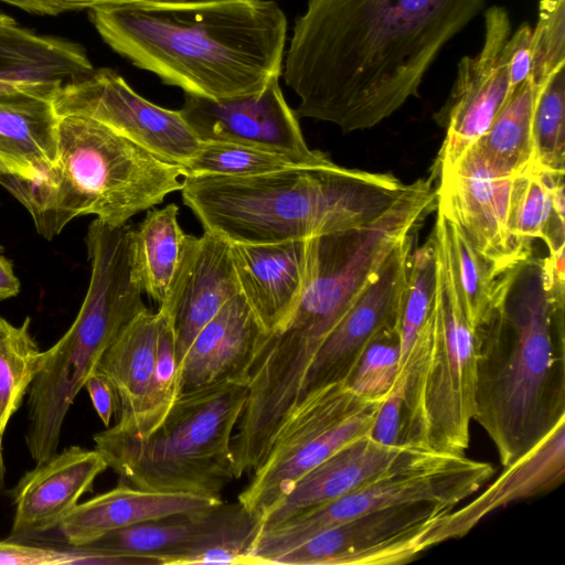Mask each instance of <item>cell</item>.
Returning <instances> with one entry per match:
<instances>
[{
    "label": "cell",
    "mask_w": 565,
    "mask_h": 565,
    "mask_svg": "<svg viewBox=\"0 0 565 565\" xmlns=\"http://www.w3.org/2000/svg\"><path fill=\"white\" fill-rule=\"evenodd\" d=\"M20 291V281L12 264L0 253V300L14 297Z\"/></svg>",
    "instance_id": "cell-43"
},
{
    "label": "cell",
    "mask_w": 565,
    "mask_h": 565,
    "mask_svg": "<svg viewBox=\"0 0 565 565\" xmlns=\"http://www.w3.org/2000/svg\"><path fill=\"white\" fill-rule=\"evenodd\" d=\"M279 78H271L259 92L227 98L184 94L180 113L201 141L243 143L290 156L307 166L331 162L324 152L308 147Z\"/></svg>",
    "instance_id": "cell-15"
},
{
    "label": "cell",
    "mask_w": 565,
    "mask_h": 565,
    "mask_svg": "<svg viewBox=\"0 0 565 565\" xmlns=\"http://www.w3.org/2000/svg\"><path fill=\"white\" fill-rule=\"evenodd\" d=\"M94 67L79 44L38 34L0 12V94L40 89L55 94Z\"/></svg>",
    "instance_id": "cell-26"
},
{
    "label": "cell",
    "mask_w": 565,
    "mask_h": 565,
    "mask_svg": "<svg viewBox=\"0 0 565 565\" xmlns=\"http://www.w3.org/2000/svg\"><path fill=\"white\" fill-rule=\"evenodd\" d=\"M265 334L244 296L236 294L189 347L180 364V394L223 382L248 387Z\"/></svg>",
    "instance_id": "cell-23"
},
{
    "label": "cell",
    "mask_w": 565,
    "mask_h": 565,
    "mask_svg": "<svg viewBox=\"0 0 565 565\" xmlns=\"http://www.w3.org/2000/svg\"><path fill=\"white\" fill-rule=\"evenodd\" d=\"M431 454L436 452L407 446L390 447L370 436L360 437L306 473L267 513L260 531L343 497Z\"/></svg>",
    "instance_id": "cell-20"
},
{
    "label": "cell",
    "mask_w": 565,
    "mask_h": 565,
    "mask_svg": "<svg viewBox=\"0 0 565 565\" xmlns=\"http://www.w3.org/2000/svg\"><path fill=\"white\" fill-rule=\"evenodd\" d=\"M222 501L220 497L147 491L121 482L107 492L77 503L57 527L68 545L84 548L110 532L175 513L210 508Z\"/></svg>",
    "instance_id": "cell-27"
},
{
    "label": "cell",
    "mask_w": 565,
    "mask_h": 565,
    "mask_svg": "<svg viewBox=\"0 0 565 565\" xmlns=\"http://www.w3.org/2000/svg\"><path fill=\"white\" fill-rule=\"evenodd\" d=\"M562 67H565V0H540L537 21L532 29L530 78L541 88Z\"/></svg>",
    "instance_id": "cell-37"
},
{
    "label": "cell",
    "mask_w": 565,
    "mask_h": 565,
    "mask_svg": "<svg viewBox=\"0 0 565 565\" xmlns=\"http://www.w3.org/2000/svg\"><path fill=\"white\" fill-rule=\"evenodd\" d=\"M30 326V318L18 326L0 317L1 440L42 363L43 351L34 340Z\"/></svg>",
    "instance_id": "cell-32"
},
{
    "label": "cell",
    "mask_w": 565,
    "mask_h": 565,
    "mask_svg": "<svg viewBox=\"0 0 565 565\" xmlns=\"http://www.w3.org/2000/svg\"><path fill=\"white\" fill-rule=\"evenodd\" d=\"M238 292L231 244L207 232L185 234L158 310L173 330L179 369L196 334Z\"/></svg>",
    "instance_id": "cell-18"
},
{
    "label": "cell",
    "mask_w": 565,
    "mask_h": 565,
    "mask_svg": "<svg viewBox=\"0 0 565 565\" xmlns=\"http://www.w3.org/2000/svg\"><path fill=\"white\" fill-rule=\"evenodd\" d=\"M533 167L565 172V67L537 93L532 117Z\"/></svg>",
    "instance_id": "cell-34"
},
{
    "label": "cell",
    "mask_w": 565,
    "mask_h": 565,
    "mask_svg": "<svg viewBox=\"0 0 565 565\" xmlns=\"http://www.w3.org/2000/svg\"><path fill=\"white\" fill-rule=\"evenodd\" d=\"M56 114L96 120L160 160L183 167L201 143L180 110L160 107L137 94L110 68L60 87Z\"/></svg>",
    "instance_id": "cell-12"
},
{
    "label": "cell",
    "mask_w": 565,
    "mask_h": 565,
    "mask_svg": "<svg viewBox=\"0 0 565 565\" xmlns=\"http://www.w3.org/2000/svg\"><path fill=\"white\" fill-rule=\"evenodd\" d=\"M505 61L511 88L527 79L532 67V28L521 24L505 44Z\"/></svg>",
    "instance_id": "cell-40"
},
{
    "label": "cell",
    "mask_w": 565,
    "mask_h": 565,
    "mask_svg": "<svg viewBox=\"0 0 565 565\" xmlns=\"http://www.w3.org/2000/svg\"><path fill=\"white\" fill-rule=\"evenodd\" d=\"M493 472L491 463L465 455L431 454L260 531L247 556L250 564H274L279 555L322 531L394 505L428 501L455 508L477 492Z\"/></svg>",
    "instance_id": "cell-9"
},
{
    "label": "cell",
    "mask_w": 565,
    "mask_h": 565,
    "mask_svg": "<svg viewBox=\"0 0 565 565\" xmlns=\"http://www.w3.org/2000/svg\"><path fill=\"white\" fill-rule=\"evenodd\" d=\"M53 93L18 89L0 94V183L35 182L57 160L60 116Z\"/></svg>",
    "instance_id": "cell-25"
},
{
    "label": "cell",
    "mask_w": 565,
    "mask_h": 565,
    "mask_svg": "<svg viewBox=\"0 0 565 565\" xmlns=\"http://www.w3.org/2000/svg\"><path fill=\"white\" fill-rule=\"evenodd\" d=\"M401 370L398 324L382 330L361 354L347 386L364 399L384 398Z\"/></svg>",
    "instance_id": "cell-36"
},
{
    "label": "cell",
    "mask_w": 565,
    "mask_h": 565,
    "mask_svg": "<svg viewBox=\"0 0 565 565\" xmlns=\"http://www.w3.org/2000/svg\"><path fill=\"white\" fill-rule=\"evenodd\" d=\"M455 509L419 501L342 522L279 555L286 565H392L407 563L436 545L444 516Z\"/></svg>",
    "instance_id": "cell-11"
},
{
    "label": "cell",
    "mask_w": 565,
    "mask_h": 565,
    "mask_svg": "<svg viewBox=\"0 0 565 565\" xmlns=\"http://www.w3.org/2000/svg\"><path fill=\"white\" fill-rule=\"evenodd\" d=\"M179 207L168 204L149 209L132 236L134 270L143 294L163 300L185 235L179 221Z\"/></svg>",
    "instance_id": "cell-31"
},
{
    "label": "cell",
    "mask_w": 565,
    "mask_h": 565,
    "mask_svg": "<svg viewBox=\"0 0 565 565\" xmlns=\"http://www.w3.org/2000/svg\"><path fill=\"white\" fill-rule=\"evenodd\" d=\"M412 242L413 235L391 253L328 334L306 373L297 405L326 386L347 384L369 343L385 328L398 324Z\"/></svg>",
    "instance_id": "cell-17"
},
{
    "label": "cell",
    "mask_w": 565,
    "mask_h": 565,
    "mask_svg": "<svg viewBox=\"0 0 565 565\" xmlns=\"http://www.w3.org/2000/svg\"><path fill=\"white\" fill-rule=\"evenodd\" d=\"M89 17L114 51L184 94L246 95L281 75L288 23L270 0H151Z\"/></svg>",
    "instance_id": "cell-2"
},
{
    "label": "cell",
    "mask_w": 565,
    "mask_h": 565,
    "mask_svg": "<svg viewBox=\"0 0 565 565\" xmlns=\"http://www.w3.org/2000/svg\"><path fill=\"white\" fill-rule=\"evenodd\" d=\"M476 333L473 420L504 467L565 420L564 290L542 260L514 273L501 306Z\"/></svg>",
    "instance_id": "cell-3"
},
{
    "label": "cell",
    "mask_w": 565,
    "mask_h": 565,
    "mask_svg": "<svg viewBox=\"0 0 565 565\" xmlns=\"http://www.w3.org/2000/svg\"><path fill=\"white\" fill-rule=\"evenodd\" d=\"M540 89L530 77L512 89L488 131L475 143L497 172L515 175L533 167L532 117Z\"/></svg>",
    "instance_id": "cell-30"
},
{
    "label": "cell",
    "mask_w": 565,
    "mask_h": 565,
    "mask_svg": "<svg viewBox=\"0 0 565 565\" xmlns=\"http://www.w3.org/2000/svg\"><path fill=\"white\" fill-rule=\"evenodd\" d=\"M86 388L95 412L106 427H109L111 417L117 412V396L106 377L93 372L86 380Z\"/></svg>",
    "instance_id": "cell-42"
},
{
    "label": "cell",
    "mask_w": 565,
    "mask_h": 565,
    "mask_svg": "<svg viewBox=\"0 0 565 565\" xmlns=\"http://www.w3.org/2000/svg\"><path fill=\"white\" fill-rule=\"evenodd\" d=\"M486 0H308L284 78L297 117L369 129L418 95L444 47Z\"/></svg>",
    "instance_id": "cell-1"
},
{
    "label": "cell",
    "mask_w": 565,
    "mask_h": 565,
    "mask_svg": "<svg viewBox=\"0 0 565 565\" xmlns=\"http://www.w3.org/2000/svg\"><path fill=\"white\" fill-rule=\"evenodd\" d=\"M435 290L436 252L430 235L426 244L411 253L408 258L398 319L401 369L431 312Z\"/></svg>",
    "instance_id": "cell-35"
},
{
    "label": "cell",
    "mask_w": 565,
    "mask_h": 565,
    "mask_svg": "<svg viewBox=\"0 0 565 565\" xmlns=\"http://www.w3.org/2000/svg\"><path fill=\"white\" fill-rule=\"evenodd\" d=\"M311 242L231 244L239 292L266 334L291 316L308 278Z\"/></svg>",
    "instance_id": "cell-21"
},
{
    "label": "cell",
    "mask_w": 565,
    "mask_h": 565,
    "mask_svg": "<svg viewBox=\"0 0 565 565\" xmlns=\"http://www.w3.org/2000/svg\"><path fill=\"white\" fill-rule=\"evenodd\" d=\"M260 526L259 520L239 501H222L110 532L84 548L147 558L156 565L200 564L205 553L216 548L247 556Z\"/></svg>",
    "instance_id": "cell-14"
},
{
    "label": "cell",
    "mask_w": 565,
    "mask_h": 565,
    "mask_svg": "<svg viewBox=\"0 0 565 565\" xmlns=\"http://www.w3.org/2000/svg\"><path fill=\"white\" fill-rule=\"evenodd\" d=\"M412 186L331 161L252 177H184L180 192L204 232L231 244H267L369 225Z\"/></svg>",
    "instance_id": "cell-4"
},
{
    "label": "cell",
    "mask_w": 565,
    "mask_h": 565,
    "mask_svg": "<svg viewBox=\"0 0 565 565\" xmlns=\"http://www.w3.org/2000/svg\"><path fill=\"white\" fill-rule=\"evenodd\" d=\"M564 174L532 167L512 180L509 227L519 239L541 238L550 254L565 249Z\"/></svg>",
    "instance_id": "cell-29"
},
{
    "label": "cell",
    "mask_w": 565,
    "mask_h": 565,
    "mask_svg": "<svg viewBox=\"0 0 565 565\" xmlns=\"http://www.w3.org/2000/svg\"><path fill=\"white\" fill-rule=\"evenodd\" d=\"M6 466L3 460L2 440L0 439V491L4 488Z\"/></svg>",
    "instance_id": "cell-44"
},
{
    "label": "cell",
    "mask_w": 565,
    "mask_h": 565,
    "mask_svg": "<svg viewBox=\"0 0 565 565\" xmlns=\"http://www.w3.org/2000/svg\"><path fill=\"white\" fill-rule=\"evenodd\" d=\"M437 173V211L460 228L498 275L531 259V244L516 238L509 227L514 175L493 170L475 145Z\"/></svg>",
    "instance_id": "cell-13"
},
{
    "label": "cell",
    "mask_w": 565,
    "mask_h": 565,
    "mask_svg": "<svg viewBox=\"0 0 565 565\" xmlns=\"http://www.w3.org/2000/svg\"><path fill=\"white\" fill-rule=\"evenodd\" d=\"M248 387L223 382L181 393L153 429L107 427L95 449L122 483L157 492L220 497L236 479L232 437Z\"/></svg>",
    "instance_id": "cell-7"
},
{
    "label": "cell",
    "mask_w": 565,
    "mask_h": 565,
    "mask_svg": "<svg viewBox=\"0 0 565 565\" xmlns=\"http://www.w3.org/2000/svg\"><path fill=\"white\" fill-rule=\"evenodd\" d=\"M443 246L469 324L477 330L501 306L514 273L498 275L460 228L437 211L431 233Z\"/></svg>",
    "instance_id": "cell-28"
},
{
    "label": "cell",
    "mask_w": 565,
    "mask_h": 565,
    "mask_svg": "<svg viewBox=\"0 0 565 565\" xmlns=\"http://www.w3.org/2000/svg\"><path fill=\"white\" fill-rule=\"evenodd\" d=\"M36 14L55 15L66 11L94 9L97 7L142 2L151 0H0Z\"/></svg>",
    "instance_id": "cell-41"
},
{
    "label": "cell",
    "mask_w": 565,
    "mask_h": 565,
    "mask_svg": "<svg viewBox=\"0 0 565 565\" xmlns=\"http://www.w3.org/2000/svg\"><path fill=\"white\" fill-rule=\"evenodd\" d=\"M298 167H311L284 154L243 143L201 141L181 168L184 177H252Z\"/></svg>",
    "instance_id": "cell-33"
},
{
    "label": "cell",
    "mask_w": 565,
    "mask_h": 565,
    "mask_svg": "<svg viewBox=\"0 0 565 565\" xmlns=\"http://www.w3.org/2000/svg\"><path fill=\"white\" fill-rule=\"evenodd\" d=\"M107 468L98 450L79 446L67 447L36 463L13 489L11 534H35L57 527Z\"/></svg>",
    "instance_id": "cell-22"
},
{
    "label": "cell",
    "mask_w": 565,
    "mask_h": 565,
    "mask_svg": "<svg viewBox=\"0 0 565 565\" xmlns=\"http://www.w3.org/2000/svg\"><path fill=\"white\" fill-rule=\"evenodd\" d=\"M161 322L158 311L139 315L106 350L95 369L115 390L117 422L114 427L121 431H150L172 405L158 380Z\"/></svg>",
    "instance_id": "cell-19"
},
{
    "label": "cell",
    "mask_w": 565,
    "mask_h": 565,
    "mask_svg": "<svg viewBox=\"0 0 565 565\" xmlns=\"http://www.w3.org/2000/svg\"><path fill=\"white\" fill-rule=\"evenodd\" d=\"M437 204L431 179L411 191L375 222L312 237L310 267L291 316L264 337L253 371L271 393L296 397L321 344L391 253L415 233Z\"/></svg>",
    "instance_id": "cell-5"
},
{
    "label": "cell",
    "mask_w": 565,
    "mask_h": 565,
    "mask_svg": "<svg viewBox=\"0 0 565 565\" xmlns=\"http://www.w3.org/2000/svg\"><path fill=\"white\" fill-rule=\"evenodd\" d=\"M404 394L405 373L399 372L392 390L381 403L373 423L370 437L375 441L390 447L404 446Z\"/></svg>",
    "instance_id": "cell-39"
},
{
    "label": "cell",
    "mask_w": 565,
    "mask_h": 565,
    "mask_svg": "<svg viewBox=\"0 0 565 565\" xmlns=\"http://www.w3.org/2000/svg\"><path fill=\"white\" fill-rule=\"evenodd\" d=\"M565 477V420L513 462L477 498L449 511L435 534L436 545L465 536L479 521L508 504L547 492Z\"/></svg>",
    "instance_id": "cell-24"
},
{
    "label": "cell",
    "mask_w": 565,
    "mask_h": 565,
    "mask_svg": "<svg viewBox=\"0 0 565 565\" xmlns=\"http://www.w3.org/2000/svg\"><path fill=\"white\" fill-rule=\"evenodd\" d=\"M431 237L434 307L399 371L405 373L403 443L436 454L465 455L476 413L477 333L463 312L446 253Z\"/></svg>",
    "instance_id": "cell-8"
},
{
    "label": "cell",
    "mask_w": 565,
    "mask_h": 565,
    "mask_svg": "<svg viewBox=\"0 0 565 565\" xmlns=\"http://www.w3.org/2000/svg\"><path fill=\"white\" fill-rule=\"evenodd\" d=\"M384 398H361L342 383L306 397L277 431L237 501L262 525L306 473L351 441L370 436Z\"/></svg>",
    "instance_id": "cell-10"
},
{
    "label": "cell",
    "mask_w": 565,
    "mask_h": 565,
    "mask_svg": "<svg viewBox=\"0 0 565 565\" xmlns=\"http://www.w3.org/2000/svg\"><path fill=\"white\" fill-rule=\"evenodd\" d=\"M2 185L51 239L76 216L92 214L110 226L126 225L180 191L183 171L96 120L63 116L55 166L39 181Z\"/></svg>",
    "instance_id": "cell-6"
},
{
    "label": "cell",
    "mask_w": 565,
    "mask_h": 565,
    "mask_svg": "<svg viewBox=\"0 0 565 565\" xmlns=\"http://www.w3.org/2000/svg\"><path fill=\"white\" fill-rule=\"evenodd\" d=\"M122 564V558L99 552L74 548L72 551L0 542V564L62 565V564Z\"/></svg>",
    "instance_id": "cell-38"
},
{
    "label": "cell",
    "mask_w": 565,
    "mask_h": 565,
    "mask_svg": "<svg viewBox=\"0 0 565 565\" xmlns=\"http://www.w3.org/2000/svg\"><path fill=\"white\" fill-rule=\"evenodd\" d=\"M512 33L508 11L500 6L484 13L481 50L458 63L456 82L439 117L446 127L437 170L452 166L489 129L512 92L505 44Z\"/></svg>",
    "instance_id": "cell-16"
}]
</instances>
